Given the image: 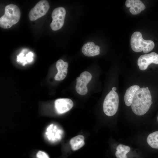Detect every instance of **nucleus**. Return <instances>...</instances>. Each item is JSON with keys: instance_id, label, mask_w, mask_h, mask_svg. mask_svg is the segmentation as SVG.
<instances>
[{"instance_id": "ddd939ff", "label": "nucleus", "mask_w": 158, "mask_h": 158, "mask_svg": "<svg viewBox=\"0 0 158 158\" xmlns=\"http://www.w3.org/2000/svg\"><path fill=\"white\" fill-rule=\"evenodd\" d=\"M56 66L58 72L55 76L54 79L56 80H62L65 78L67 75L68 63L62 60L59 59L56 62Z\"/></svg>"}, {"instance_id": "423d86ee", "label": "nucleus", "mask_w": 158, "mask_h": 158, "mask_svg": "<svg viewBox=\"0 0 158 158\" xmlns=\"http://www.w3.org/2000/svg\"><path fill=\"white\" fill-rule=\"evenodd\" d=\"M66 14V10L63 7H59L53 10L51 14L52 20L50 24L51 28L53 30H58L62 27Z\"/></svg>"}, {"instance_id": "9d476101", "label": "nucleus", "mask_w": 158, "mask_h": 158, "mask_svg": "<svg viewBox=\"0 0 158 158\" xmlns=\"http://www.w3.org/2000/svg\"><path fill=\"white\" fill-rule=\"evenodd\" d=\"M62 133V130L61 129L52 124L47 127L45 134L49 140L56 142L61 139Z\"/></svg>"}, {"instance_id": "0eeeda50", "label": "nucleus", "mask_w": 158, "mask_h": 158, "mask_svg": "<svg viewBox=\"0 0 158 158\" xmlns=\"http://www.w3.org/2000/svg\"><path fill=\"white\" fill-rule=\"evenodd\" d=\"M92 78V75L87 71L82 73L80 76L77 78L75 90L78 93L81 95L87 93L88 89L86 86Z\"/></svg>"}, {"instance_id": "412c9836", "label": "nucleus", "mask_w": 158, "mask_h": 158, "mask_svg": "<svg viewBox=\"0 0 158 158\" xmlns=\"http://www.w3.org/2000/svg\"><path fill=\"white\" fill-rule=\"evenodd\" d=\"M157 120H158V116H157Z\"/></svg>"}, {"instance_id": "4468645a", "label": "nucleus", "mask_w": 158, "mask_h": 158, "mask_svg": "<svg viewBox=\"0 0 158 158\" xmlns=\"http://www.w3.org/2000/svg\"><path fill=\"white\" fill-rule=\"evenodd\" d=\"M140 88L138 85H134L126 90L124 96V101L126 106H130L131 105L135 93Z\"/></svg>"}, {"instance_id": "39448f33", "label": "nucleus", "mask_w": 158, "mask_h": 158, "mask_svg": "<svg viewBox=\"0 0 158 158\" xmlns=\"http://www.w3.org/2000/svg\"><path fill=\"white\" fill-rule=\"evenodd\" d=\"M47 0L40 1L30 11L28 16L31 21H34L45 15L49 8Z\"/></svg>"}, {"instance_id": "dca6fc26", "label": "nucleus", "mask_w": 158, "mask_h": 158, "mask_svg": "<svg viewBox=\"0 0 158 158\" xmlns=\"http://www.w3.org/2000/svg\"><path fill=\"white\" fill-rule=\"evenodd\" d=\"M115 155L117 158H127L126 154L130 150V148L128 146L122 144L118 145L116 148Z\"/></svg>"}, {"instance_id": "f03ea898", "label": "nucleus", "mask_w": 158, "mask_h": 158, "mask_svg": "<svg viewBox=\"0 0 158 158\" xmlns=\"http://www.w3.org/2000/svg\"><path fill=\"white\" fill-rule=\"evenodd\" d=\"M20 13L16 5L11 4L5 8L4 13L0 18V26L4 29H8L17 23L19 20Z\"/></svg>"}, {"instance_id": "7ed1b4c3", "label": "nucleus", "mask_w": 158, "mask_h": 158, "mask_svg": "<svg viewBox=\"0 0 158 158\" xmlns=\"http://www.w3.org/2000/svg\"><path fill=\"white\" fill-rule=\"evenodd\" d=\"M130 45L132 49L135 52H138L143 51L145 53L151 51L154 47L152 41L144 40L141 33L138 31L132 34L130 39Z\"/></svg>"}, {"instance_id": "20e7f679", "label": "nucleus", "mask_w": 158, "mask_h": 158, "mask_svg": "<svg viewBox=\"0 0 158 158\" xmlns=\"http://www.w3.org/2000/svg\"><path fill=\"white\" fill-rule=\"evenodd\" d=\"M119 99L117 93L111 90L106 96L103 104V110L104 114L108 116H112L117 112Z\"/></svg>"}, {"instance_id": "f8f14e48", "label": "nucleus", "mask_w": 158, "mask_h": 158, "mask_svg": "<svg viewBox=\"0 0 158 158\" xmlns=\"http://www.w3.org/2000/svg\"><path fill=\"white\" fill-rule=\"evenodd\" d=\"M82 51L85 56H94L99 54L100 48L93 42H88L82 47Z\"/></svg>"}, {"instance_id": "6ab92c4d", "label": "nucleus", "mask_w": 158, "mask_h": 158, "mask_svg": "<svg viewBox=\"0 0 158 158\" xmlns=\"http://www.w3.org/2000/svg\"><path fill=\"white\" fill-rule=\"evenodd\" d=\"M33 55V54L31 52H29L26 55L25 57L28 62H29L32 61Z\"/></svg>"}, {"instance_id": "f257e3e1", "label": "nucleus", "mask_w": 158, "mask_h": 158, "mask_svg": "<svg viewBox=\"0 0 158 158\" xmlns=\"http://www.w3.org/2000/svg\"><path fill=\"white\" fill-rule=\"evenodd\" d=\"M150 92L146 87L139 88L135 92L131 104L133 112L141 116L145 114L150 109L152 103Z\"/></svg>"}, {"instance_id": "f3484780", "label": "nucleus", "mask_w": 158, "mask_h": 158, "mask_svg": "<svg viewBox=\"0 0 158 158\" xmlns=\"http://www.w3.org/2000/svg\"><path fill=\"white\" fill-rule=\"evenodd\" d=\"M147 142L152 148L158 149V131L150 134L147 137Z\"/></svg>"}, {"instance_id": "1a4fd4ad", "label": "nucleus", "mask_w": 158, "mask_h": 158, "mask_svg": "<svg viewBox=\"0 0 158 158\" xmlns=\"http://www.w3.org/2000/svg\"><path fill=\"white\" fill-rule=\"evenodd\" d=\"M55 107L57 112L59 114L65 113L73 107V101L68 98H60L56 99L54 102Z\"/></svg>"}, {"instance_id": "aec40b11", "label": "nucleus", "mask_w": 158, "mask_h": 158, "mask_svg": "<svg viewBox=\"0 0 158 158\" xmlns=\"http://www.w3.org/2000/svg\"><path fill=\"white\" fill-rule=\"evenodd\" d=\"M116 90V88L115 87H114L112 88V90L114 91H115Z\"/></svg>"}, {"instance_id": "9b49d317", "label": "nucleus", "mask_w": 158, "mask_h": 158, "mask_svg": "<svg viewBox=\"0 0 158 158\" xmlns=\"http://www.w3.org/2000/svg\"><path fill=\"white\" fill-rule=\"evenodd\" d=\"M125 5L127 7H130V12L133 15H136L145 9V6L140 0H127Z\"/></svg>"}, {"instance_id": "2eb2a0df", "label": "nucleus", "mask_w": 158, "mask_h": 158, "mask_svg": "<svg viewBox=\"0 0 158 158\" xmlns=\"http://www.w3.org/2000/svg\"><path fill=\"white\" fill-rule=\"evenodd\" d=\"M85 138L82 135H79L72 138L70 140L69 143L71 149L73 151L77 150L85 144Z\"/></svg>"}, {"instance_id": "a211bd4d", "label": "nucleus", "mask_w": 158, "mask_h": 158, "mask_svg": "<svg viewBox=\"0 0 158 158\" xmlns=\"http://www.w3.org/2000/svg\"><path fill=\"white\" fill-rule=\"evenodd\" d=\"M36 157L37 158H49L46 153L41 151H39L37 153Z\"/></svg>"}, {"instance_id": "6e6552de", "label": "nucleus", "mask_w": 158, "mask_h": 158, "mask_svg": "<svg viewBox=\"0 0 158 158\" xmlns=\"http://www.w3.org/2000/svg\"><path fill=\"white\" fill-rule=\"evenodd\" d=\"M152 63L158 64V54L154 52L142 55L138 60V65L142 71L146 70Z\"/></svg>"}]
</instances>
